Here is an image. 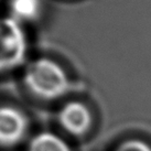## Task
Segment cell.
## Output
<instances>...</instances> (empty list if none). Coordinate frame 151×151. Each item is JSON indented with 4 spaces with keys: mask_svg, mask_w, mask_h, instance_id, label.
Segmentation results:
<instances>
[{
    "mask_svg": "<svg viewBox=\"0 0 151 151\" xmlns=\"http://www.w3.org/2000/svg\"><path fill=\"white\" fill-rule=\"evenodd\" d=\"M23 82L32 95L43 101H55L71 89L64 68L50 59H38L25 68Z\"/></svg>",
    "mask_w": 151,
    "mask_h": 151,
    "instance_id": "obj_1",
    "label": "cell"
},
{
    "mask_svg": "<svg viewBox=\"0 0 151 151\" xmlns=\"http://www.w3.org/2000/svg\"><path fill=\"white\" fill-rule=\"evenodd\" d=\"M28 42L21 23L12 17L0 18V73L23 64Z\"/></svg>",
    "mask_w": 151,
    "mask_h": 151,
    "instance_id": "obj_2",
    "label": "cell"
},
{
    "mask_svg": "<svg viewBox=\"0 0 151 151\" xmlns=\"http://www.w3.org/2000/svg\"><path fill=\"white\" fill-rule=\"evenodd\" d=\"M29 130L24 113L11 106H0V147L13 148L23 141Z\"/></svg>",
    "mask_w": 151,
    "mask_h": 151,
    "instance_id": "obj_3",
    "label": "cell"
},
{
    "mask_svg": "<svg viewBox=\"0 0 151 151\" xmlns=\"http://www.w3.org/2000/svg\"><path fill=\"white\" fill-rule=\"evenodd\" d=\"M58 122L60 127L75 138L87 134L93 125L91 110L81 101H68L58 113Z\"/></svg>",
    "mask_w": 151,
    "mask_h": 151,
    "instance_id": "obj_4",
    "label": "cell"
},
{
    "mask_svg": "<svg viewBox=\"0 0 151 151\" xmlns=\"http://www.w3.org/2000/svg\"><path fill=\"white\" fill-rule=\"evenodd\" d=\"M9 7L12 18L20 23L34 21L42 11L41 0H9Z\"/></svg>",
    "mask_w": 151,
    "mask_h": 151,
    "instance_id": "obj_5",
    "label": "cell"
},
{
    "mask_svg": "<svg viewBox=\"0 0 151 151\" xmlns=\"http://www.w3.org/2000/svg\"><path fill=\"white\" fill-rule=\"evenodd\" d=\"M28 151H72L60 136L50 132L42 131L35 134L31 139L28 147Z\"/></svg>",
    "mask_w": 151,
    "mask_h": 151,
    "instance_id": "obj_6",
    "label": "cell"
},
{
    "mask_svg": "<svg viewBox=\"0 0 151 151\" xmlns=\"http://www.w3.org/2000/svg\"><path fill=\"white\" fill-rule=\"evenodd\" d=\"M114 151H151V146L145 140L128 139L119 143Z\"/></svg>",
    "mask_w": 151,
    "mask_h": 151,
    "instance_id": "obj_7",
    "label": "cell"
}]
</instances>
